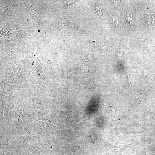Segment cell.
<instances>
[{"label": "cell", "mask_w": 155, "mask_h": 155, "mask_svg": "<svg viewBox=\"0 0 155 155\" xmlns=\"http://www.w3.org/2000/svg\"><path fill=\"white\" fill-rule=\"evenodd\" d=\"M76 27L78 29L81 31H83V32H84L87 31V30L85 29L84 27L80 25H77Z\"/></svg>", "instance_id": "obj_3"}, {"label": "cell", "mask_w": 155, "mask_h": 155, "mask_svg": "<svg viewBox=\"0 0 155 155\" xmlns=\"http://www.w3.org/2000/svg\"><path fill=\"white\" fill-rule=\"evenodd\" d=\"M111 21L112 23L114 24H117L118 23V22H117L118 20H117L115 17H112L111 18Z\"/></svg>", "instance_id": "obj_4"}, {"label": "cell", "mask_w": 155, "mask_h": 155, "mask_svg": "<svg viewBox=\"0 0 155 155\" xmlns=\"http://www.w3.org/2000/svg\"><path fill=\"white\" fill-rule=\"evenodd\" d=\"M95 9L96 12L101 18L103 17V10L101 5L99 3L95 4Z\"/></svg>", "instance_id": "obj_2"}, {"label": "cell", "mask_w": 155, "mask_h": 155, "mask_svg": "<svg viewBox=\"0 0 155 155\" xmlns=\"http://www.w3.org/2000/svg\"><path fill=\"white\" fill-rule=\"evenodd\" d=\"M59 23L60 28H62L65 26L68 25L69 23L66 19L62 16H60L59 18Z\"/></svg>", "instance_id": "obj_1"}]
</instances>
